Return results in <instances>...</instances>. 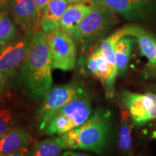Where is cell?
I'll list each match as a JSON object with an SVG mask.
<instances>
[{"mask_svg":"<svg viewBox=\"0 0 156 156\" xmlns=\"http://www.w3.org/2000/svg\"><path fill=\"white\" fill-rule=\"evenodd\" d=\"M51 56L46 41V33L38 30L34 33L32 46L14 76L17 87L27 96L38 98L51 88Z\"/></svg>","mask_w":156,"mask_h":156,"instance_id":"cell-1","label":"cell"},{"mask_svg":"<svg viewBox=\"0 0 156 156\" xmlns=\"http://www.w3.org/2000/svg\"><path fill=\"white\" fill-rule=\"evenodd\" d=\"M118 22L116 13L103 4L82 20L74 36L80 55L78 63H83L87 52L101 42Z\"/></svg>","mask_w":156,"mask_h":156,"instance_id":"cell-2","label":"cell"},{"mask_svg":"<svg viewBox=\"0 0 156 156\" xmlns=\"http://www.w3.org/2000/svg\"><path fill=\"white\" fill-rule=\"evenodd\" d=\"M112 114L110 111L98 108L79 129L78 150L90 151L98 155L108 149L112 133Z\"/></svg>","mask_w":156,"mask_h":156,"instance_id":"cell-3","label":"cell"},{"mask_svg":"<svg viewBox=\"0 0 156 156\" xmlns=\"http://www.w3.org/2000/svg\"><path fill=\"white\" fill-rule=\"evenodd\" d=\"M89 95L78 98L64 105L51 116L44 129L48 136L62 135L85 124L92 115Z\"/></svg>","mask_w":156,"mask_h":156,"instance_id":"cell-4","label":"cell"},{"mask_svg":"<svg viewBox=\"0 0 156 156\" xmlns=\"http://www.w3.org/2000/svg\"><path fill=\"white\" fill-rule=\"evenodd\" d=\"M89 95L81 84L71 83L51 88L44 95V101L37 113V122L40 130L44 131L51 116L64 105L78 98Z\"/></svg>","mask_w":156,"mask_h":156,"instance_id":"cell-5","label":"cell"},{"mask_svg":"<svg viewBox=\"0 0 156 156\" xmlns=\"http://www.w3.org/2000/svg\"><path fill=\"white\" fill-rule=\"evenodd\" d=\"M53 69L67 72L76 67L77 46L74 37L58 28L46 34Z\"/></svg>","mask_w":156,"mask_h":156,"instance_id":"cell-6","label":"cell"},{"mask_svg":"<svg viewBox=\"0 0 156 156\" xmlns=\"http://www.w3.org/2000/svg\"><path fill=\"white\" fill-rule=\"evenodd\" d=\"M35 33V32H34ZM34 33L23 32L0 50V71L7 78L14 77L17 70L28 56L32 46Z\"/></svg>","mask_w":156,"mask_h":156,"instance_id":"cell-7","label":"cell"},{"mask_svg":"<svg viewBox=\"0 0 156 156\" xmlns=\"http://www.w3.org/2000/svg\"><path fill=\"white\" fill-rule=\"evenodd\" d=\"M121 100L134 125L141 126L156 119V93L124 90L121 93Z\"/></svg>","mask_w":156,"mask_h":156,"instance_id":"cell-8","label":"cell"},{"mask_svg":"<svg viewBox=\"0 0 156 156\" xmlns=\"http://www.w3.org/2000/svg\"><path fill=\"white\" fill-rule=\"evenodd\" d=\"M89 71L102 84L106 98L112 99L115 95V83L117 75L103 55L100 46H95L91 50L85 60Z\"/></svg>","mask_w":156,"mask_h":156,"instance_id":"cell-9","label":"cell"},{"mask_svg":"<svg viewBox=\"0 0 156 156\" xmlns=\"http://www.w3.org/2000/svg\"><path fill=\"white\" fill-rule=\"evenodd\" d=\"M8 12L23 32L40 30L42 16L34 0H11Z\"/></svg>","mask_w":156,"mask_h":156,"instance_id":"cell-10","label":"cell"},{"mask_svg":"<svg viewBox=\"0 0 156 156\" xmlns=\"http://www.w3.org/2000/svg\"><path fill=\"white\" fill-rule=\"evenodd\" d=\"M100 0H87L80 2L70 3L62 16L60 29L74 37L82 20L99 6Z\"/></svg>","mask_w":156,"mask_h":156,"instance_id":"cell-11","label":"cell"},{"mask_svg":"<svg viewBox=\"0 0 156 156\" xmlns=\"http://www.w3.org/2000/svg\"><path fill=\"white\" fill-rule=\"evenodd\" d=\"M101 3L126 20L141 19L151 11L153 0H100Z\"/></svg>","mask_w":156,"mask_h":156,"instance_id":"cell-12","label":"cell"},{"mask_svg":"<svg viewBox=\"0 0 156 156\" xmlns=\"http://www.w3.org/2000/svg\"><path fill=\"white\" fill-rule=\"evenodd\" d=\"M126 36L134 37L137 42L142 55L148 60L150 67L156 69V38L145 29L136 25H124Z\"/></svg>","mask_w":156,"mask_h":156,"instance_id":"cell-13","label":"cell"},{"mask_svg":"<svg viewBox=\"0 0 156 156\" xmlns=\"http://www.w3.org/2000/svg\"><path fill=\"white\" fill-rule=\"evenodd\" d=\"M32 141L26 129L15 128L7 132L0 142V156H5L20 149L28 147Z\"/></svg>","mask_w":156,"mask_h":156,"instance_id":"cell-14","label":"cell"},{"mask_svg":"<svg viewBox=\"0 0 156 156\" xmlns=\"http://www.w3.org/2000/svg\"><path fill=\"white\" fill-rule=\"evenodd\" d=\"M67 0H51L41 20V28L45 33L60 28V23L68 7Z\"/></svg>","mask_w":156,"mask_h":156,"instance_id":"cell-15","label":"cell"},{"mask_svg":"<svg viewBox=\"0 0 156 156\" xmlns=\"http://www.w3.org/2000/svg\"><path fill=\"white\" fill-rule=\"evenodd\" d=\"M133 44L134 39L132 36H124L115 46V58L117 72L119 76H124L127 71Z\"/></svg>","mask_w":156,"mask_h":156,"instance_id":"cell-16","label":"cell"},{"mask_svg":"<svg viewBox=\"0 0 156 156\" xmlns=\"http://www.w3.org/2000/svg\"><path fill=\"white\" fill-rule=\"evenodd\" d=\"M124 36H126V34L124 27H122L111 36L101 41L100 44V47L103 55L108 62L112 71L117 75H118V72H117L116 58H115V46L116 43Z\"/></svg>","mask_w":156,"mask_h":156,"instance_id":"cell-17","label":"cell"},{"mask_svg":"<svg viewBox=\"0 0 156 156\" xmlns=\"http://www.w3.org/2000/svg\"><path fill=\"white\" fill-rule=\"evenodd\" d=\"M134 125L128 111L123 114V119L119 136V147L124 155L131 156L132 149V129Z\"/></svg>","mask_w":156,"mask_h":156,"instance_id":"cell-18","label":"cell"},{"mask_svg":"<svg viewBox=\"0 0 156 156\" xmlns=\"http://www.w3.org/2000/svg\"><path fill=\"white\" fill-rule=\"evenodd\" d=\"M62 150L56 137L49 138L35 142L28 150L26 156H62Z\"/></svg>","mask_w":156,"mask_h":156,"instance_id":"cell-19","label":"cell"},{"mask_svg":"<svg viewBox=\"0 0 156 156\" xmlns=\"http://www.w3.org/2000/svg\"><path fill=\"white\" fill-rule=\"evenodd\" d=\"M18 35V26L7 12H0V45L5 46Z\"/></svg>","mask_w":156,"mask_h":156,"instance_id":"cell-20","label":"cell"},{"mask_svg":"<svg viewBox=\"0 0 156 156\" xmlns=\"http://www.w3.org/2000/svg\"><path fill=\"white\" fill-rule=\"evenodd\" d=\"M18 118L16 114L7 108L0 109V134L17 128Z\"/></svg>","mask_w":156,"mask_h":156,"instance_id":"cell-21","label":"cell"},{"mask_svg":"<svg viewBox=\"0 0 156 156\" xmlns=\"http://www.w3.org/2000/svg\"><path fill=\"white\" fill-rule=\"evenodd\" d=\"M34 2L36 3L37 7L38 8V10L40 12L41 16L44 15V12L46 11L47 8L48 4H49L51 0H34Z\"/></svg>","mask_w":156,"mask_h":156,"instance_id":"cell-22","label":"cell"},{"mask_svg":"<svg viewBox=\"0 0 156 156\" xmlns=\"http://www.w3.org/2000/svg\"><path fill=\"white\" fill-rule=\"evenodd\" d=\"M62 156H93V155L85 153L74 151L73 150H67V151H64L62 153Z\"/></svg>","mask_w":156,"mask_h":156,"instance_id":"cell-23","label":"cell"},{"mask_svg":"<svg viewBox=\"0 0 156 156\" xmlns=\"http://www.w3.org/2000/svg\"><path fill=\"white\" fill-rule=\"evenodd\" d=\"M28 147H25L22 148V149H20L18 151L13 152L9 155H7L5 156H26L27 153H28Z\"/></svg>","mask_w":156,"mask_h":156,"instance_id":"cell-24","label":"cell"},{"mask_svg":"<svg viewBox=\"0 0 156 156\" xmlns=\"http://www.w3.org/2000/svg\"><path fill=\"white\" fill-rule=\"evenodd\" d=\"M6 80H7V77L2 72L0 71V95L3 93L5 89Z\"/></svg>","mask_w":156,"mask_h":156,"instance_id":"cell-25","label":"cell"},{"mask_svg":"<svg viewBox=\"0 0 156 156\" xmlns=\"http://www.w3.org/2000/svg\"><path fill=\"white\" fill-rule=\"evenodd\" d=\"M10 1L11 0H0V12H8Z\"/></svg>","mask_w":156,"mask_h":156,"instance_id":"cell-26","label":"cell"},{"mask_svg":"<svg viewBox=\"0 0 156 156\" xmlns=\"http://www.w3.org/2000/svg\"><path fill=\"white\" fill-rule=\"evenodd\" d=\"M69 3H76V2H80L87 1V0H67Z\"/></svg>","mask_w":156,"mask_h":156,"instance_id":"cell-27","label":"cell"},{"mask_svg":"<svg viewBox=\"0 0 156 156\" xmlns=\"http://www.w3.org/2000/svg\"><path fill=\"white\" fill-rule=\"evenodd\" d=\"M6 133H7V132H6ZM6 133H4V134H0V142H1L2 139V138L4 137V136H5V134Z\"/></svg>","mask_w":156,"mask_h":156,"instance_id":"cell-28","label":"cell"},{"mask_svg":"<svg viewBox=\"0 0 156 156\" xmlns=\"http://www.w3.org/2000/svg\"><path fill=\"white\" fill-rule=\"evenodd\" d=\"M153 90H154V92H155V93H156V87L153 89Z\"/></svg>","mask_w":156,"mask_h":156,"instance_id":"cell-29","label":"cell"},{"mask_svg":"<svg viewBox=\"0 0 156 156\" xmlns=\"http://www.w3.org/2000/svg\"><path fill=\"white\" fill-rule=\"evenodd\" d=\"M3 46H1V45H0V50H1V48H2V47Z\"/></svg>","mask_w":156,"mask_h":156,"instance_id":"cell-30","label":"cell"}]
</instances>
